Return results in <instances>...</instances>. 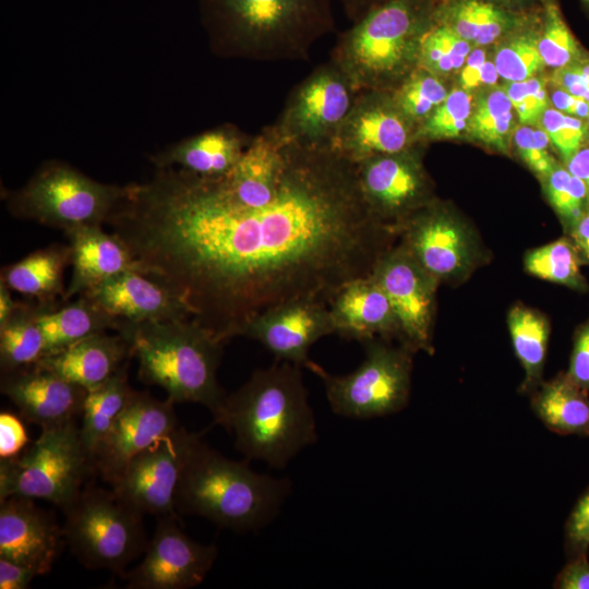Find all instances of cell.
I'll use <instances>...</instances> for the list:
<instances>
[{
	"label": "cell",
	"mask_w": 589,
	"mask_h": 589,
	"mask_svg": "<svg viewBox=\"0 0 589 589\" xmlns=\"http://www.w3.org/2000/svg\"><path fill=\"white\" fill-rule=\"evenodd\" d=\"M106 224L140 272L224 342L274 306L328 305L346 284L371 275L397 236L365 204L356 164L291 141L266 200H241L225 176L156 168L151 179L123 185Z\"/></svg>",
	"instance_id": "1"
},
{
	"label": "cell",
	"mask_w": 589,
	"mask_h": 589,
	"mask_svg": "<svg viewBox=\"0 0 589 589\" xmlns=\"http://www.w3.org/2000/svg\"><path fill=\"white\" fill-rule=\"evenodd\" d=\"M302 366L277 360L259 369L237 390L226 394L213 413L214 423L235 436L248 459L285 468L317 440Z\"/></svg>",
	"instance_id": "2"
},
{
	"label": "cell",
	"mask_w": 589,
	"mask_h": 589,
	"mask_svg": "<svg viewBox=\"0 0 589 589\" xmlns=\"http://www.w3.org/2000/svg\"><path fill=\"white\" fill-rule=\"evenodd\" d=\"M333 0H199L212 50L257 61L304 60L335 27Z\"/></svg>",
	"instance_id": "3"
},
{
	"label": "cell",
	"mask_w": 589,
	"mask_h": 589,
	"mask_svg": "<svg viewBox=\"0 0 589 589\" xmlns=\"http://www.w3.org/2000/svg\"><path fill=\"white\" fill-rule=\"evenodd\" d=\"M291 491V482L253 470L205 444L201 435L188 454L176 492V510L237 531L269 525Z\"/></svg>",
	"instance_id": "4"
},
{
	"label": "cell",
	"mask_w": 589,
	"mask_h": 589,
	"mask_svg": "<svg viewBox=\"0 0 589 589\" xmlns=\"http://www.w3.org/2000/svg\"><path fill=\"white\" fill-rule=\"evenodd\" d=\"M139 362V378L161 387L172 402H194L214 413L226 393L217 380L225 342L191 317L140 324L119 332Z\"/></svg>",
	"instance_id": "5"
},
{
	"label": "cell",
	"mask_w": 589,
	"mask_h": 589,
	"mask_svg": "<svg viewBox=\"0 0 589 589\" xmlns=\"http://www.w3.org/2000/svg\"><path fill=\"white\" fill-rule=\"evenodd\" d=\"M433 0H385L342 32L330 60L358 91L392 92L418 68L419 44L434 22Z\"/></svg>",
	"instance_id": "6"
},
{
	"label": "cell",
	"mask_w": 589,
	"mask_h": 589,
	"mask_svg": "<svg viewBox=\"0 0 589 589\" xmlns=\"http://www.w3.org/2000/svg\"><path fill=\"white\" fill-rule=\"evenodd\" d=\"M123 187L94 180L60 160L44 163L22 188L5 194L12 216L63 231L106 223Z\"/></svg>",
	"instance_id": "7"
},
{
	"label": "cell",
	"mask_w": 589,
	"mask_h": 589,
	"mask_svg": "<svg viewBox=\"0 0 589 589\" xmlns=\"http://www.w3.org/2000/svg\"><path fill=\"white\" fill-rule=\"evenodd\" d=\"M63 512L64 541L87 568L109 569L122 577L129 564L147 549L143 515L112 490H82Z\"/></svg>",
	"instance_id": "8"
},
{
	"label": "cell",
	"mask_w": 589,
	"mask_h": 589,
	"mask_svg": "<svg viewBox=\"0 0 589 589\" xmlns=\"http://www.w3.org/2000/svg\"><path fill=\"white\" fill-rule=\"evenodd\" d=\"M91 470L94 466L74 421L41 429L24 455L1 458L0 501L22 496L65 509L83 490Z\"/></svg>",
	"instance_id": "9"
},
{
	"label": "cell",
	"mask_w": 589,
	"mask_h": 589,
	"mask_svg": "<svg viewBox=\"0 0 589 589\" xmlns=\"http://www.w3.org/2000/svg\"><path fill=\"white\" fill-rule=\"evenodd\" d=\"M362 345L365 358L348 374H330L312 360L305 368L322 380L329 407L338 416L364 420L401 410L410 394L411 351L381 338Z\"/></svg>",
	"instance_id": "10"
},
{
	"label": "cell",
	"mask_w": 589,
	"mask_h": 589,
	"mask_svg": "<svg viewBox=\"0 0 589 589\" xmlns=\"http://www.w3.org/2000/svg\"><path fill=\"white\" fill-rule=\"evenodd\" d=\"M359 92L330 60L293 88L273 127L288 141L308 147L333 148Z\"/></svg>",
	"instance_id": "11"
},
{
	"label": "cell",
	"mask_w": 589,
	"mask_h": 589,
	"mask_svg": "<svg viewBox=\"0 0 589 589\" xmlns=\"http://www.w3.org/2000/svg\"><path fill=\"white\" fill-rule=\"evenodd\" d=\"M400 243L440 283L467 277L479 260L471 229L444 206L433 202L396 229Z\"/></svg>",
	"instance_id": "12"
},
{
	"label": "cell",
	"mask_w": 589,
	"mask_h": 589,
	"mask_svg": "<svg viewBox=\"0 0 589 589\" xmlns=\"http://www.w3.org/2000/svg\"><path fill=\"white\" fill-rule=\"evenodd\" d=\"M371 277L385 292L395 313L399 339L410 351H431L436 289L440 281L401 244L375 263Z\"/></svg>",
	"instance_id": "13"
},
{
	"label": "cell",
	"mask_w": 589,
	"mask_h": 589,
	"mask_svg": "<svg viewBox=\"0 0 589 589\" xmlns=\"http://www.w3.org/2000/svg\"><path fill=\"white\" fill-rule=\"evenodd\" d=\"M197 436L179 426L136 455L111 485L115 495L142 515H178L176 492Z\"/></svg>",
	"instance_id": "14"
},
{
	"label": "cell",
	"mask_w": 589,
	"mask_h": 589,
	"mask_svg": "<svg viewBox=\"0 0 589 589\" xmlns=\"http://www.w3.org/2000/svg\"><path fill=\"white\" fill-rule=\"evenodd\" d=\"M178 522V515L158 517L142 562L122 576L128 589H189L205 579L217 548L191 539Z\"/></svg>",
	"instance_id": "15"
},
{
	"label": "cell",
	"mask_w": 589,
	"mask_h": 589,
	"mask_svg": "<svg viewBox=\"0 0 589 589\" xmlns=\"http://www.w3.org/2000/svg\"><path fill=\"white\" fill-rule=\"evenodd\" d=\"M356 165L365 204L395 232L406 219L432 202L430 183L414 146Z\"/></svg>",
	"instance_id": "16"
},
{
	"label": "cell",
	"mask_w": 589,
	"mask_h": 589,
	"mask_svg": "<svg viewBox=\"0 0 589 589\" xmlns=\"http://www.w3.org/2000/svg\"><path fill=\"white\" fill-rule=\"evenodd\" d=\"M414 125L399 111L390 92L360 91L342 122L333 149L353 164L409 149L416 142Z\"/></svg>",
	"instance_id": "17"
},
{
	"label": "cell",
	"mask_w": 589,
	"mask_h": 589,
	"mask_svg": "<svg viewBox=\"0 0 589 589\" xmlns=\"http://www.w3.org/2000/svg\"><path fill=\"white\" fill-rule=\"evenodd\" d=\"M173 405L168 398L161 401L146 392L134 390L98 448L94 470L112 485L131 459L180 426Z\"/></svg>",
	"instance_id": "18"
},
{
	"label": "cell",
	"mask_w": 589,
	"mask_h": 589,
	"mask_svg": "<svg viewBox=\"0 0 589 589\" xmlns=\"http://www.w3.org/2000/svg\"><path fill=\"white\" fill-rule=\"evenodd\" d=\"M330 334L335 329L327 304L294 300L257 315L242 336L260 342L277 360L305 368L312 345Z\"/></svg>",
	"instance_id": "19"
},
{
	"label": "cell",
	"mask_w": 589,
	"mask_h": 589,
	"mask_svg": "<svg viewBox=\"0 0 589 589\" xmlns=\"http://www.w3.org/2000/svg\"><path fill=\"white\" fill-rule=\"evenodd\" d=\"M63 542L62 528L33 498L10 496L0 501V556L40 576L51 570Z\"/></svg>",
	"instance_id": "20"
},
{
	"label": "cell",
	"mask_w": 589,
	"mask_h": 589,
	"mask_svg": "<svg viewBox=\"0 0 589 589\" xmlns=\"http://www.w3.org/2000/svg\"><path fill=\"white\" fill-rule=\"evenodd\" d=\"M0 388L21 417L41 429L74 421L87 395L85 388L37 364L1 373Z\"/></svg>",
	"instance_id": "21"
},
{
	"label": "cell",
	"mask_w": 589,
	"mask_h": 589,
	"mask_svg": "<svg viewBox=\"0 0 589 589\" xmlns=\"http://www.w3.org/2000/svg\"><path fill=\"white\" fill-rule=\"evenodd\" d=\"M111 316L132 324L191 317L184 302L167 286L139 271H127L82 293Z\"/></svg>",
	"instance_id": "22"
},
{
	"label": "cell",
	"mask_w": 589,
	"mask_h": 589,
	"mask_svg": "<svg viewBox=\"0 0 589 589\" xmlns=\"http://www.w3.org/2000/svg\"><path fill=\"white\" fill-rule=\"evenodd\" d=\"M335 334L361 344L398 336L399 328L388 298L370 276L346 284L328 304Z\"/></svg>",
	"instance_id": "23"
},
{
	"label": "cell",
	"mask_w": 589,
	"mask_h": 589,
	"mask_svg": "<svg viewBox=\"0 0 589 589\" xmlns=\"http://www.w3.org/2000/svg\"><path fill=\"white\" fill-rule=\"evenodd\" d=\"M72 275L65 300L77 297L98 284L127 271L140 268L128 247L99 225L69 229Z\"/></svg>",
	"instance_id": "24"
},
{
	"label": "cell",
	"mask_w": 589,
	"mask_h": 589,
	"mask_svg": "<svg viewBox=\"0 0 589 589\" xmlns=\"http://www.w3.org/2000/svg\"><path fill=\"white\" fill-rule=\"evenodd\" d=\"M251 140L226 123L172 144L151 160L156 168L177 167L200 177L220 178L235 168Z\"/></svg>",
	"instance_id": "25"
},
{
	"label": "cell",
	"mask_w": 589,
	"mask_h": 589,
	"mask_svg": "<svg viewBox=\"0 0 589 589\" xmlns=\"http://www.w3.org/2000/svg\"><path fill=\"white\" fill-rule=\"evenodd\" d=\"M131 358L130 344L121 334L104 332L44 356L36 364L91 392L111 378Z\"/></svg>",
	"instance_id": "26"
},
{
	"label": "cell",
	"mask_w": 589,
	"mask_h": 589,
	"mask_svg": "<svg viewBox=\"0 0 589 589\" xmlns=\"http://www.w3.org/2000/svg\"><path fill=\"white\" fill-rule=\"evenodd\" d=\"M69 265L70 244H51L3 267L0 280L29 300L59 304L67 301L63 274Z\"/></svg>",
	"instance_id": "27"
},
{
	"label": "cell",
	"mask_w": 589,
	"mask_h": 589,
	"mask_svg": "<svg viewBox=\"0 0 589 589\" xmlns=\"http://www.w3.org/2000/svg\"><path fill=\"white\" fill-rule=\"evenodd\" d=\"M38 323L44 336V356L108 329L119 333L123 326V321L108 314L86 294L46 306L38 315Z\"/></svg>",
	"instance_id": "28"
},
{
	"label": "cell",
	"mask_w": 589,
	"mask_h": 589,
	"mask_svg": "<svg viewBox=\"0 0 589 589\" xmlns=\"http://www.w3.org/2000/svg\"><path fill=\"white\" fill-rule=\"evenodd\" d=\"M528 13L510 12L488 0H449L436 5L434 21L472 46L486 47L520 26Z\"/></svg>",
	"instance_id": "29"
},
{
	"label": "cell",
	"mask_w": 589,
	"mask_h": 589,
	"mask_svg": "<svg viewBox=\"0 0 589 589\" xmlns=\"http://www.w3.org/2000/svg\"><path fill=\"white\" fill-rule=\"evenodd\" d=\"M532 408L544 425L558 434L589 436V397L567 374L542 384Z\"/></svg>",
	"instance_id": "30"
},
{
	"label": "cell",
	"mask_w": 589,
	"mask_h": 589,
	"mask_svg": "<svg viewBox=\"0 0 589 589\" xmlns=\"http://www.w3.org/2000/svg\"><path fill=\"white\" fill-rule=\"evenodd\" d=\"M48 305L35 300L17 301V305L0 324L1 373L36 364L45 354L39 313Z\"/></svg>",
	"instance_id": "31"
},
{
	"label": "cell",
	"mask_w": 589,
	"mask_h": 589,
	"mask_svg": "<svg viewBox=\"0 0 589 589\" xmlns=\"http://www.w3.org/2000/svg\"><path fill=\"white\" fill-rule=\"evenodd\" d=\"M129 364L130 361L101 386L87 392L80 435L92 462L134 392L128 382Z\"/></svg>",
	"instance_id": "32"
},
{
	"label": "cell",
	"mask_w": 589,
	"mask_h": 589,
	"mask_svg": "<svg viewBox=\"0 0 589 589\" xmlns=\"http://www.w3.org/2000/svg\"><path fill=\"white\" fill-rule=\"evenodd\" d=\"M507 324L516 357L524 371V390H530L541 381L546 356L550 326L539 312L525 305H515L507 315Z\"/></svg>",
	"instance_id": "33"
},
{
	"label": "cell",
	"mask_w": 589,
	"mask_h": 589,
	"mask_svg": "<svg viewBox=\"0 0 589 589\" xmlns=\"http://www.w3.org/2000/svg\"><path fill=\"white\" fill-rule=\"evenodd\" d=\"M539 8L524 23L502 38L493 56L500 77L506 82L525 81L545 67L538 48Z\"/></svg>",
	"instance_id": "34"
},
{
	"label": "cell",
	"mask_w": 589,
	"mask_h": 589,
	"mask_svg": "<svg viewBox=\"0 0 589 589\" xmlns=\"http://www.w3.org/2000/svg\"><path fill=\"white\" fill-rule=\"evenodd\" d=\"M515 115L504 87H492L476 101L467 132L476 141L507 154L515 130Z\"/></svg>",
	"instance_id": "35"
},
{
	"label": "cell",
	"mask_w": 589,
	"mask_h": 589,
	"mask_svg": "<svg viewBox=\"0 0 589 589\" xmlns=\"http://www.w3.org/2000/svg\"><path fill=\"white\" fill-rule=\"evenodd\" d=\"M581 263L578 250L569 238L533 249L525 256V268L529 274L577 290L587 288L580 271Z\"/></svg>",
	"instance_id": "36"
},
{
	"label": "cell",
	"mask_w": 589,
	"mask_h": 589,
	"mask_svg": "<svg viewBox=\"0 0 589 589\" xmlns=\"http://www.w3.org/2000/svg\"><path fill=\"white\" fill-rule=\"evenodd\" d=\"M538 48L545 67L564 68L586 55L566 23L557 0L539 7Z\"/></svg>",
	"instance_id": "37"
},
{
	"label": "cell",
	"mask_w": 589,
	"mask_h": 589,
	"mask_svg": "<svg viewBox=\"0 0 589 589\" xmlns=\"http://www.w3.org/2000/svg\"><path fill=\"white\" fill-rule=\"evenodd\" d=\"M473 47L450 27L434 21L420 39L418 67L440 77L448 75L460 71Z\"/></svg>",
	"instance_id": "38"
},
{
	"label": "cell",
	"mask_w": 589,
	"mask_h": 589,
	"mask_svg": "<svg viewBox=\"0 0 589 589\" xmlns=\"http://www.w3.org/2000/svg\"><path fill=\"white\" fill-rule=\"evenodd\" d=\"M390 94L399 111L417 130L448 91L440 76L418 67Z\"/></svg>",
	"instance_id": "39"
},
{
	"label": "cell",
	"mask_w": 589,
	"mask_h": 589,
	"mask_svg": "<svg viewBox=\"0 0 589 589\" xmlns=\"http://www.w3.org/2000/svg\"><path fill=\"white\" fill-rule=\"evenodd\" d=\"M472 109L471 94L461 87L454 88L417 128L416 142L460 136L468 129Z\"/></svg>",
	"instance_id": "40"
},
{
	"label": "cell",
	"mask_w": 589,
	"mask_h": 589,
	"mask_svg": "<svg viewBox=\"0 0 589 589\" xmlns=\"http://www.w3.org/2000/svg\"><path fill=\"white\" fill-rule=\"evenodd\" d=\"M542 181L548 200L565 229L589 208V193L585 183L572 175L565 165L557 163Z\"/></svg>",
	"instance_id": "41"
},
{
	"label": "cell",
	"mask_w": 589,
	"mask_h": 589,
	"mask_svg": "<svg viewBox=\"0 0 589 589\" xmlns=\"http://www.w3.org/2000/svg\"><path fill=\"white\" fill-rule=\"evenodd\" d=\"M565 163L587 141V121L549 107L539 124Z\"/></svg>",
	"instance_id": "42"
},
{
	"label": "cell",
	"mask_w": 589,
	"mask_h": 589,
	"mask_svg": "<svg viewBox=\"0 0 589 589\" xmlns=\"http://www.w3.org/2000/svg\"><path fill=\"white\" fill-rule=\"evenodd\" d=\"M520 124L538 125L550 107L544 80L533 76L525 81L507 82L503 86Z\"/></svg>",
	"instance_id": "43"
},
{
	"label": "cell",
	"mask_w": 589,
	"mask_h": 589,
	"mask_svg": "<svg viewBox=\"0 0 589 589\" xmlns=\"http://www.w3.org/2000/svg\"><path fill=\"white\" fill-rule=\"evenodd\" d=\"M513 142L522 161L541 180L557 164L549 151L550 139L540 125L520 124L514 130Z\"/></svg>",
	"instance_id": "44"
},
{
	"label": "cell",
	"mask_w": 589,
	"mask_h": 589,
	"mask_svg": "<svg viewBox=\"0 0 589 589\" xmlns=\"http://www.w3.org/2000/svg\"><path fill=\"white\" fill-rule=\"evenodd\" d=\"M500 75L483 47H473L459 73L460 87L469 93L493 87Z\"/></svg>",
	"instance_id": "45"
},
{
	"label": "cell",
	"mask_w": 589,
	"mask_h": 589,
	"mask_svg": "<svg viewBox=\"0 0 589 589\" xmlns=\"http://www.w3.org/2000/svg\"><path fill=\"white\" fill-rule=\"evenodd\" d=\"M567 550L572 555L589 549V486L576 502L565 526Z\"/></svg>",
	"instance_id": "46"
},
{
	"label": "cell",
	"mask_w": 589,
	"mask_h": 589,
	"mask_svg": "<svg viewBox=\"0 0 589 589\" xmlns=\"http://www.w3.org/2000/svg\"><path fill=\"white\" fill-rule=\"evenodd\" d=\"M551 82L570 94L589 103V56L554 70Z\"/></svg>",
	"instance_id": "47"
},
{
	"label": "cell",
	"mask_w": 589,
	"mask_h": 589,
	"mask_svg": "<svg viewBox=\"0 0 589 589\" xmlns=\"http://www.w3.org/2000/svg\"><path fill=\"white\" fill-rule=\"evenodd\" d=\"M566 374L579 387L589 389V321L576 334Z\"/></svg>",
	"instance_id": "48"
},
{
	"label": "cell",
	"mask_w": 589,
	"mask_h": 589,
	"mask_svg": "<svg viewBox=\"0 0 589 589\" xmlns=\"http://www.w3.org/2000/svg\"><path fill=\"white\" fill-rule=\"evenodd\" d=\"M27 434L21 420L9 412L0 414V457L17 455L27 443Z\"/></svg>",
	"instance_id": "49"
},
{
	"label": "cell",
	"mask_w": 589,
	"mask_h": 589,
	"mask_svg": "<svg viewBox=\"0 0 589 589\" xmlns=\"http://www.w3.org/2000/svg\"><path fill=\"white\" fill-rule=\"evenodd\" d=\"M557 589H589V561L587 553L573 555L554 582Z\"/></svg>",
	"instance_id": "50"
},
{
	"label": "cell",
	"mask_w": 589,
	"mask_h": 589,
	"mask_svg": "<svg viewBox=\"0 0 589 589\" xmlns=\"http://www.w3.org/2000/svg\"><path fill=\"white\" fill-rule=\"evenodd\" d=\"M32 568L0 556V588L25 589L37 577Z\"/></svg>",
	"instance_id": "51"
},
{
	"label": "cell",
	"mask_w": 589,
	"mask_h": 589,
	"mask_svg": "<svg viewBox=\"0 0 589 589\" xmlns=\"http://www.w3.org/2000/svg\"><path fill=\"white\" fill-rule=\"evenodd\" d=\"M551 107L564 113L587 121L589 117V103L569 92L554 86L549 94Z\"/></svg>",
	"instance_id": "52"
},
{
	"label": "cell",
	"mask_w": 589,
	"mask_h": 589,
	"mask_svg": "<svg viewBox=\"0 0 589 589\" xmlns=\"http://www.w3.org/2000/svg\"><path fill=\"white\" fill-rule=\"evenodd\" d=\"M580 259L589 264V208H587L567 229Z\"/></svg>",
	"instance_id": "53"
},
{
	"label": "cell",
	"mask_w": 589,
	"mask_h": 589,
	"mask_svg": "<svg viewBox=\"0 0 589 589\" xmlns=\"http://www.w3.org/2000/svg\"><path fill=\"white\" fill-rule=\"evenodd\" d=\"M564 165L572 175L579 178L586 185L589 193V139L580 148L569 157Z\"/></svg>",
	"instance_id": "54"
},
{
	"label": "cell",
	"mask_w": 589,
	"mask_h": 589,
	"mask_svg": "<svg viewBox=\"0 0 589 589\" xmlns=\"http://www.w3.org/2000/svg\"><path fill=\"white\" fill-rule=\"evenodd\" d=\"M345 14L350 21L356 22L361 19L372 8L385 0H339Z\"/></svg>",
	"instance_id": "55"
},
{
	"label": "cell",
	"mask_w": 589,
	"mask_h": 589,
	"mask_svg": "<svg viewBox=\"0 0 589 589\" xmlns=\"http://www.w3.org/2000/svg\"><path fill=\"white\" fill-rule=\"evenodd\" d=\"M515 13H527L540 7L543 0H488Z\"/></svg>",
	"instance_id": "56"
},
{
	"label": "cell",
	"mask_w": 589,
	"mask_h": 589,
	"mask_svg": "<svg viewBox=\"0 0 589 589\" xmlns=\"http://www.w3.org/2000/svg\"><path fill=\"white\" fill-rule=\"evenodd\" d=\"M11 289L0 280V324L8 320L17 305L11 296Z\"/></svg>",
	"instance_id": "57"
},
{
	"label": "cell",
	"mask_w": 589,
	"mask_h": 589,
	"mask_svg": "<svg viewBox=\"0 0 589 589\" xmlns=\"http://www.w3.org/2000/svg\"><path fill=\"white\" fill-rule=\"evenodd\" d=\"M579 1L584 10L586 11V13L589 14V0H579Z\"/></svg>",
	"instance_id": "58"
},
{
	"label": "cell",
	"mask_w": 589,
	"mask_h": 589,
	"mask_svg": "<svg viewBox=\"0 0 589 589\" xmlns=\"http://www.w3.org/2000/svg\"><path fill=\"white\" fill-rule=\"evenodd\" d=\"M436 4H441V3H444V2H447L449 0H433Z\"/></svg>",
	"instance_id": "59"
},
{
	"label": "cell",
	"mask_w": 589,
	"mask_h": 589,
	"mask_svg": "<svg viewBox=\"0 0 589 589\" xmlns=\"http://www.w3.org/2000/svg\"><path fill=\"white\" fill-rule=\"evenodd\" d=\"M587 124H588V130H589V117L587 119ZM588 139H589V135H588Z\"/></svg>",
	"instance_id": "60"
}]
</instances>
